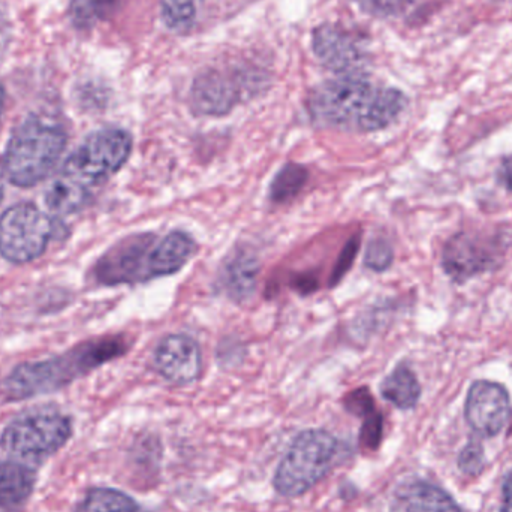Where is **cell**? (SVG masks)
<instances>
[{
	"label": "cell",
	"mask_w": 512,
	"mask_h": 512,
	"mask_svg": "<svg viewBox=\"0 0 512 512\" xmlns=\"http://www.w3.org/2000/svg\"><path fill=\"white\" fill-rule=\"evenodd\" d=\"M405 107L406 96L400 90L376 86L360 74L328 81L309 98L313 122L352 132L387 128Z\"/></svg>",
	"instance_id": "1"
},
{
	"label": "cell",
	"mask_w": 512,
	"mask_h": 512,
	"mask_svg": "<svg viewBox=\"0 0 512 512\" xmlns=\"http://www.w3.org/2000/svg\"><path fill=\"white\" fill-rule=\"evenodd\" d=\"M128 348L126 337L105 336L87 340L71 351L48 360L20 364L3 379L0 396L6 402H18L53 393L102 364L122 357Z\"/></svg>",
	"instance_id": "2"
},
{
	"label": "cell",
	"mask_w": 512,
	"mask_h": 512,
	"mask_svg": "<svg viewBox=\"0 0 512 512\" xmlns=\"http://www.w3.org/2000/svg\"><path fill=\"white\" fill-rule=\"evenodd\" d=\"M66 147V134L56 123L30 117L12 134L2 170L8 182L18 188L38 185L56 167Z\"/></svg>",
	"instance_id": "3"
},
{
	"label": "cell",
	"mask_w": 512,
	"mask_h": 512,
	"mask_svg": "<svg viewBox=\"0 0 512 512\" xmlns=\"http://www.w3.org/2000/svg\"><path fill=\"white\" fill-rule=\"evenodd\" d=\"M342 445L324 430H306L292 442L274 475V489L297 498L315 487L336 465Z\"/></svg>",
	"instance_id": "4"
},
{
	"label": "cell",
	"mask_w": 512,
	"mask_h": 512,
	"mask_svg": "<svg viewBox=\"0 0 512 512\" xmlns=\"http://www.w3.org/2000/svg\"><path fill=\"white\" fill-rule=\"evenodd\" d=\"M72 435L69 417L56 409H35L15 418L0 436V447L18 460L41 462L53 456Z\"/></svg>",
	"instance_id": "5"
},
{
	"label": "cell",
	"mask_w": 512,
	"mask_h": 512,
	"mask_svg": "<svg viewBox=\"0 0 512 512\" xmlns=\"http://www.w3.org/2000/svg\"><path fill=\"white\" fill-rule=\"evenodd\" d=\"M159 243L161 237L152 233L126 237L96 261L93 279L102 286H117L165 277Z\"/></svg>",
	"instance_id": "6"
},
{
	"label": "cell",
	"mask_w": 512,
	"mask_h": 512,
	"mask_svg": "<svg viewBox=\"0 0 512 512\" xmlns=\"http://www.w3.org/2000/svg\"><path fill=\"white\" fill-rule=\"evenodd\" d=\"M132 137L119 128H107L89 135L63 164V176L80 185H99L110 179L128 161Z\"/></svg>",
	"instance_id": "7"
},
{
	"label": "cell",
	"mask_w": 512,
	"mask_h": 512,
	"mask_svg": "<svg viewBox=\"0 0 512 512\" xmlns=\"http://www.w3.org/2000/svg\"><path fill=\"white\" fill-rule=\"evenodd\" d=\"M60 225L32 203H18L0 216V255L14 264H27L47 251Z\"/></svg>",
	"instance_id": "8"
},
{
	"label": "cell",
	"mask_w": 512,
	"mask_h": 512,
	"mask_svg": "<svg viewBox=\"0 0 512 512\" xmlns=\"http://www.w3.org/2000/svg\"><path fill=\"white\" fill-rule=\"evenodd\" d=\"M507 248L508 243L502 233L462 231L451 237L445 245L442 267L451 279L465 282L498 267Z\"/></svg>",
	"instance_id": "9"
},
{
	"label": "cell",
	"mask_w": 512,
	"mask_h": 512,
	"mask_svg": "<svg viewBox=\"0 0 512 512\" xmlns=\"http://www.w3.org/2000/svg\"><path fill=\"white\" fill-rule=\"evenodd\" d=\"M466 421L484 438L498 435L511 415L510 394L504 385L477 381L469 388L465 406Z\"/></svg>",
	"instance_id": "10"
},
{
	"label": "cell",
	"mask_w": 512,
	"mask_h": 512,
	"mask_svg": "<svg viewBox=\"0 0 512 512\" xmlns=\"http://www.w3.org/2000/svg\"><path fill=\"white\" fill-rule=\"evenodd\" d=\"M313 51L331 71L354 75L366 62L363 41L334 24H324L313 33Z\"/></svg>",
	"instance_id": "11"
},
{
	"label": "cell",
	"mask_w": 512,
	"mask_h": 512,
	"mask_svg": "<svg viewBox=\"0 0 512 512\" xmlns=\"http://www.w3.org/2000/svg\"><path fill=\"white\" fill-rule=\"evenodd\" d=\"M153 363L168 382L186 385L197 381L203 367V357L200 346L192 337L170 334L156 348Z\"/></svg>",
	"instance_id": "12"
},
{
	"label": "cell",
	"mask_w": 512,
	"mask_h": 512,
	"mask_svg": "<svg viewBox=\"0 0 512 512\" xmlns=\"http://www.w3.org/2000/svg\"><path fill=\"white\" fill-rule=\"evenodd\" d=\"M240 89L233 78L219 71H209L195 80L191 92L194 110L204 116L230 113L239 102Z\"/></svg>",
	"instance_id": "13"
},
{
	"label": "cell",
	"mask_w": 512,
	"mask_h": 512,
	"mask_svg": "<svg viewBox=\"0 0 512 512\" xmlns=\"http://www.w3.org/2000/svg\"><path fill=\"white\" fill-rule=\"evenodd\" d=\"M259 261L248 248H239L228 256L219 271V288L231 300L242 301L252 297L258 282Z\"/></svg>",
	"instance_id": "14"
},
{
	"label": "cell",
	"mask_w": 512,
	"mask_h": 512,
	"mask_svg": "<svg viewBox=\"0 0 512 512\" xmlns=\"http://www.w3.org/2000/svg\"><path fill=\"white\" fill-rule=\"evenodd\" d=\"M35 483V472L29 466L18 462L0 463V508L20 510L32 496Z\"/></svg>",
	"instance_id": "15"
},
{
	"label": "cell",
	"mask_w": 512,
	"mask_h": 512,
	"mask_svg": "<svg viewBox=\"0 0 512 512\" xmlns=\"http://www.w3.org/2000/svg\"><path fill=\"white\" fill-rule=\"evenodd\" d=\"M405 512H462L450 495L426 481H412L397 493Z\"/></svg>",
	"instance_id": "16"
},
{
	"label": "cell",
	"mask_w": 512,
	"mask_h": 512,
	"mask_svg": "<svg viewBox=\"0 0 512 512\" xmlns=\"http://www.w3.org/2000/svg\"><path fill=\"white\" fill-rule=\"evenodd\" d=\"M381 394L396 408L412 409L420 400V382L411 367L399 364L382 382Z\"/></svg>",
	"instance_id": "17"
},
{
	"label": "cell",
	"mask_w": 512,
	"mask_h": 512,
	"mask_svg": "<svg viewBox=\"0 0 512 512\" xmlns=\"http://www.w3.org/2000/svg\"><path fill=\"white\" fill-rule=\"evenodd\" d=\"M89 198V188L62 176L45 191V206L56 215L66 216L83 209Z\"/></svg>",
	"instance_id": "18"
},
{
	"label": "cell",
	"mask_w": 512,
	"mask_h": 512,
	"mask_svg": "<svg viewBox=\"0 0 512 512\" xmlns=\"http://www.w3.org/2000/svg\"><path fill=\"white\" fill-rule=\"evenodd\" d=\"M75 512H146L134 499L113 489H93Z\"/></svg>",
	"instance_id": "19"
},
{
	"label": "cell",
	"mask_w": 512,
	"mask_h": 512,
	"mask_svg": "<svg viewBox=\"0 0 512 512\" xmlns=\"http://www.w3.org/2000/svg\"><path fill=\"white\" fill-rule=\"evenodd\" d=\"M307 177L309 173L306 168L298 164H286L271 182L270 200L276 204L288 203L306 186Z\"/></svg>",
	"instance_id": "20"
},
{
	"label": "cell",
	"mask_w": 512,
	"mask_h": 512,
	"mask_svg": "<svg viewBox=\"0 0 512 512\" xmlns=\"http://www.w3.org/2000/svg\"><path fill=\"white\" fill-rule=\"evenodd\" d=\"M120 0H72L69 15L78 29H89L110 17Z\"/></svg>",
	"instance_id": "21"
},
{
	"label": "cell",
	"mask_w": 512,
	"mask_h": 512,
	"mask_svg": "<svg viewBox=\"0 0 512 512\" xmlns=\"http://www.w3.org/2000/svg\"><path fill=\"white\" fill-rule=\"evenodd\" d=\"M203 0H161L162 20L174 32H188L197 20Z\"/></svg>",
	"instance_id": "22"
},
{
	"label": "cell",
	"mask_w": 512,
	"mask_h": 512,
	"mask_svg": "<svg viewBox=\"0 0 512 512\" xmlns=\"http://www.w3.org/2000/svg\"><path fill=\"white\" fill-rule=\"evenodd\" d=\"M393 248L390 243L384 239H376L370 242L366 251L364 264L373 271H385L393 264Z\"/></svg>",
	"instance_id": "23"
},
{
	"label": "cell",
	"mask_w": 512,
	"mask_h": 512,
	"mask_svg": "<svg viewBox=\"0 0 512 512\" xmlns=\"http://www.w3.org/2000/svg\"><path fill=\"white\" fill-rule=\"evenodd\" d=\"M459 468L468 477H478L486 468L483 445L478 442L466 445L459 456Z\"/></svg>",
	"instance_id": "24"
},
{
	"label": "cell",
	"mask_w": 512,
	"mask_h": 512,
	"mask_svg": "<svg viewBox=\"0 0 512 512\" xmlns=\"http://www.w3.org/2000/svg\"><path fill=\"white\" fill-rule=\"evenodd\" d=\"M364 420L360 432V444L364 450L373 451L379 447L382 439V417L373 409L369 414L361 417Z\"/></svg>",
	"instance_id": "25"
},
{
	"label": "cell",
	"mask_w": 512,
	"mask_h": 512,
	"mask_svg": "<svg viewBox=\"0 0 512 512\" xmlns=\"http://www.w3.org/2000/svg\"><path fill=\"white\" fill-rule=\"evenodd\" d=\"M354 2L376 17H393L405 11L411 0H354Z\"/></svg>",
	"instance_id": "26"
},
{
	"label": "cell",
	"mask_w": 512,
	"mask_h": 512,
	"mask_svg": "<svg viewBox=\"0 0 512 512\" xmlns=\"http://www.w3.org/2000/svg\"><path fill=\"white\" fill-rule=\"evenodd\" d=\"M345 408L357 417H364L375 409V403H373V397L369 390L360 388V390L352 391L346 396Z\"/></svg>",
	"instance_id": "27"
},
{
	"label": "cell",
	"mask_w": 512,
	"mask_h": 512,
	"mask_svg": "<svg viewBox=\"0 0 512 512\" xmlns=\"http://www.w3.org/2000/svg\"><path fill=\"white\" fill-rule=\"evenodd\" d=\"M358 249H360V240L354 239L346 245V248L343 249V254L340 256L339 262H337L336 267H334L333 276H331V285H336L346 273H348L349 267H351L352 262H354L355 255L358 254Z\"/></svg>",
	"instance_id": "28"
},
{
	"label": "cell",
	"mask_w": 512,
	"mask_h": 512,
	"mask_svg": "<svg viewBox=\"0 0 512 512\" xmlns=\"http://www.w3.org/2000/svg\"><path fill=\"white\" fill-rule=\"evenodd\" d=\"M496 179H498L502 188L512 192V155L501 162V167L498 168V173H496Z\"/></svg>",
	"instance_id": "29"
},
{
	"label": "cell",
	"mask_w": 512,
	"mask_h": 512,
	"mask_svg": "<svg viewBox=\"0 0 512 512\" xmlns=\"http://www.w3.org/2000/svg\"><path fill=\"white\" fill-rule=\"evenodd\" d=\"M501 512H512V472L507 475L502 487V510Z\"/></svg>",
	"instance_id": "30"
},
{
	"label": "cell",
	"mask_w": 512,
	"mask_h": 512,
	"mask_svg": "<svg viewBox=\"0 0 512 512\" xmlns=\"http://www.w3.org/2000/svg\"><path fill=\"white\" fill-rule=\"evenodd\" d=\"M6 30H8V26H6L5 11H3L2 3H0V47L6 41Z\"/></svg>",
	"instance_id": "31"
},
{
	"label": "cell",
	"mask_w": 512,
	"mask_h": 512,
	"mask_svg": "<svg viewBox=\"0 0 512 512\" xmlns=\"http://www.w3.org/2000/svg\"><path fill=\"white\" fill-rule=\"evenodd\" d=\"M3 104H5V90L0 86V116H2Z\"/></svg>",
	"instance_id": "32"
},
{
	"label": "cell",
	"mask_w": 512,
	"mask_h": 512,
	"mask_svg": "<svg viewBox=\"0 0 512 512\" xmlns=\"http://www.w3.org/2000/svg\"><path fill=\"white\" fill-rule=\"evenodd\" d=\"M3 197V183H2V177H0V201H2Z\"/></svg>",
	"instance_id": "33"
}]
</instances>
